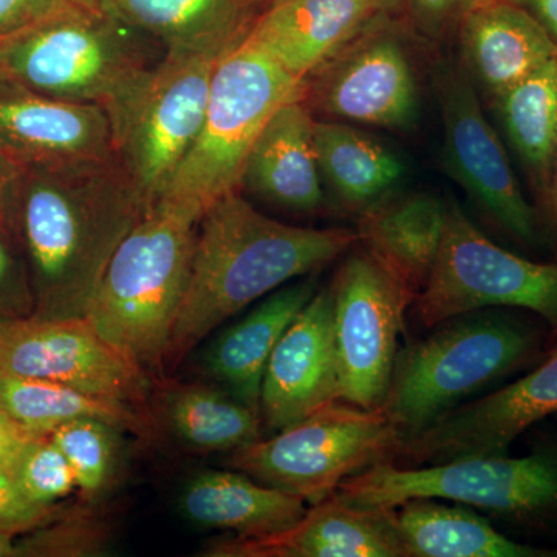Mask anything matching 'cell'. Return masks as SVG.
Returning <instances> with one entry per match:
<instances>
[{"label": "cell", "instance_id": "cell-1", "mask_svg": "<svg viewBox=\"0 0 557 557\" xmlns=\"http://www.w3.org/2000/svg\"><path fill=\"white\" fill-rule=\"evenodd\" d=\"M146 211L116 157L22 170L14 239L30 274L33 317H84L113 252Z\"/></svg>", "mask_w": 557, "mask_h": 557}, {"label": "cell", "instance_id": "cell-2", "mask_svg": "<svg viewBox=\"0 0 557 557\" xmlns=\"http://www.w3.org/2000/svg\"><path fill=\"white\" fill-rule=\"evenodd\" d=\"M358 244L354 230L302 228L267 218L240 190L222 197L200 220L163 368H177L223 322L293 278L318 273Z\"/></svg>", "mask_w": 557, "mask_h": 557}, {"label": "cell", "instance_id": "cell-3", "mask_svg": "<svg viewBox=\"0 0 557 557\" xmlns=\"http://www.w3.org/2000/svg\"><path fill=\"white\" fill-rule=\"evenodd\" d=\"M435 327L399 350L381 406L403 443L472 395L527 372L556 344L547 324L525 310L471 311Z\"/></svg>", "mask_w": 557, "mask_h": 557}, {"label": "cell", "instance_id": "cell-4", "mask_svg": "<svg viewBox=\"0 0 557 557\" xmlns=\"http://www.w3.org/2000/svg\"><path fill=\"white\" fill-rule=\"evenodd\" d=\"M200 220L163 201L150 207L113 252L84 314L146 373L163 369Z\"/></svg>", "mask_w": 557, "mask_h": 557}, {"label": "cell", "instance_id": "cell-5", "mask_svg": "<svg viewBox=\"0 0 557 557\" xmlns=\"http://www.w3.org/2000/svg\"><path fill=\"white\" fill-rule=\"evenodd\" d=\"M168 49L89 7L75 5L0 42V78L54 100L115 112Z\"/></svg>", "mask_w": 557, "mask_h": 557}, {"label": "cell", "instance_id": "cell-6", "mask_svg": "<svg viewBox=\"0 0 557 557\" xmlns=\"http://www.w3.org/2000/svg\"><path fill=\"white\" fill-rule=\"evenodd\" d=\"M336 493L366 507L438 498L482 509L522 533H557V437L539 438L523 457L500 454L410 468L384 461L347 479Z\"/></svg>", "mask_w": 557, "mask_h": 557}, {"label": "cell", "instance_id": "cell-7", "mask_svg": "<svg viewBox=\"0 0 557 557\" xmlns=\"http://www.w3.org/2000/svg\"><path fill=\"white\" fill-rule=\"evenodd\" d=\"M300 90L302 81L259 47L245 38L231 47L215 69L199 135L159 201L201 219L215 201L240 190L263 127Z\"/></svg>", "mask_w": 557, "mask_h": 557}, {"label": "cell", "instance_id": "cell-8", "mask_svg": "<svg viewBox=\"0 0 557 557\" xmlns=\"http://www.w3.org/2000/svg\"><path fill=\"white\" fill-rule=\"evenodd\" d=\"M401 445L383 409L335 401L273 437L234 450L228 463L260 485L317 505L347 479L391 461Z\"/></svg>", "mask_w": 557, "mask_h": 557}, {"label": "cell", "instance_id": "cell-9", "mask_svg": "<svg viewBox=\"0 0 557 557\" xmlns=\"http://www.w3.org/2000/svg\"><path fill=\"white\" fill-rule=\"evenodd\" d=\"M236 44L168 49L129 100L110 113L116 160L148 209L161 199L193 148L215 69Z\"/></svg>", "mask_w": 557, "mask_h": 557}, {"label": "cell", "instance_id": "cell-10", "mask_svg": "<svg viewBox=\"0 0 557 557\" xmlns=\"http://www.w3.org/2000/svg\"><path fill=\"white\" fill-rule=\"evenodd\" d=\"M412 306L424 327L478 310L530 311L547 324L557 343V263L536 262L500 247L449 197L437 262Z\"/></svg>", "mask_w": 557, "mask_h": 557}, {"label": "cell", "instance_id": "cell-11", "mask_svg": "<svg viewBox=\"0 0 557 557\" xmlns=\"http://www.w3.org/2000/svg\"><path fill=\"white\" fill-rule=\"evenodd\" d=\"M339 401L381 409L413 296L366 247L347 252L332 284Z\"/></svg>", "mask_w": 557, "mask_h": 557}, {"label": "cell", "instance_id": "cell-12", "mask_svg": "<svg viewBox=\"0 0 557 557\" xmlns=\"http://www.w3.org/2000/svg\"><path fill=\"white\" fill-rule=\"evenodd\" d=\"M432 90L443 123V164L494 223L525 248L544 242L537 208L527 200L504 143L491 126L461 62L438 61Z\"/></svg>", "mask_w": 557, "mask_h": 557}, {"label": "cell", "instance_id": "cell-13", "mask_svg": "<svg viewBox=\"0 0 557 557\" xmlns=\"http://www.w3.org/2000/svg\"><path fill=\"white\" fill-rule=\"evenodd\" d=\"M302 101L324 120L398 132L412 131L420 115L416 70L384 16L302 81Z\"/></svg>", "mask_w": 557, "mask_h": 557}, {"label": "cell", "instance_id": "cell-14", "mask_svg": "<svg viewBox=\"0 0 557 557\" xmlns=\"http://www.w3.org/2000/svg\"><path fill=\"white\" fill-rule=\"evenodd\" d=\"M0 369L143 409L148 373L108 343L86 317L0 322Z\"/></svg>", "mask_w": 557, "mask_h": 557}, {"label": "cell", "instance_id": "cell-15", "mask_svg": "<svg viewBox=\"0 0 557 557\" xmlns=\"http://www.w3.org/2000/svg\"><path fill=\"white\" fill-rule=\"evenodd\" d=\"M552 416H557V343L520 379L458 406L403 443L395 460L410 468L500 456Z\"/></svg>", "mask_w": 557, "mask_h": 557}, {"label": "cell", "instance_id": "cell-16", "mask_svg": "<svg viewBox=\"0 0 557 557\" xmlns=\"http://www.w3.org/2000/svg\"><path fill=\"white\" fill-rule=\"evenodd\" d=\"M339 401L332 289L319 288L278 339L263 372L260 420L270 432Z\"/></svg>", "mask_w": 557, "mask_h": 557}, {"label": "cell", "instance_id": "cell-17", "mask_svg": "<svg viewBox=\"0 0 557 557\" xmlns=\"http://www.w3.org/2000/svg\"><path fill=\"white\" fill-rule=\"evenodd\" d=\"M0 156L21 171L110 159L112 121L101 106L54 100L0 78Z\"/></svg>", "mask_w": 557, "mask_h": 557}, {"label": "cell", "instance_id": "cell-18", "mask_svg": "<svg viewBox=\"0 0 557 557\" xmlns=\"http://www.w3.org/2000/svg\"><path fill=\"white\" fill-rule=\"evenodd\" d=\"M211 557H405L392 507L351 504L338 493L311 505L295 525L263 537H231Z\"/></svg>", "mask_w": 557, "mask_h": 557}, {"label": "cell", "instance_id": "cell-19", "mask_svg": "<svg viewBox=\"0 0 557 557\" xmlns=\"http://www.w3.org/2000/svg\"><path fill=\"white\" fill-rule=\"evenodd\" d=\"M379 17L361 0H271L245 40L304 81Z\"/></svg>", "mask_w": 557, "mask_h": 557}, {"label": "cell", "instance_id": "cell-20", "mask_svg": "<svg viewBox=\"0 0 557 557\" xmlns=\"http://www.w3.org/2000/svg\"><path fill=\"white\" fill-rule=\"evenodd\" d=\"M457 28L460 62L493 100L557 57L541 22L511 0L475 3Z\"/></svg>", "mask_w": 557, "mask_h": 557}, {"label": "cell", "instance_id": "cell-21", "mask_svg": "<svg viewBox=\"0 0 557 557\" xmlns=\"http://www.w3.org/2000/svg\"><path fill=\"white\" fill-rule=\"evenodd\" d=\"M314 120L302 90L281 106L249 152L240 189L285 211H321L325 194L314 152Z\"/></svg>", "mask_w": 557, "mask_h": 557}, {"label": "cell", "instance_id": "cell-22", "mask_svg": "<svg viewBox=\"0 0 557 557\" xmlns=\"http://www.w3.org/2000/svg\"><path fill=\"white\" fill-rule=\"evenodd\" d=\"M318 292L314 274L270 293L209 348L205 368L220 386L258 410L267 362L278 339Z\"/></svg>", "mask_w": 557, "mask_h": 557}, {"label": "cell", "instance_id": "cell-23", "mask_svg": "<svg viewBox=\"0 0 557 557\" xmlns=\"http://www.w3.org/2000/svg\"><path fill=\"white\" fill-rule=\"evenodd\" d=\"M359 244L405 284L413 299L426 287L446 222V199L394 193L358 214Z\"/></svg>", "mask_w": 557, "mask_h": 557}, {"label": "cell", "instance_id": "cell-24", "mask_svg": "<svg viewBox=\"0 0 557 557\" xmlns=\"http://www.w3.org/2000/svg\"><path fill=\"white\" fill-rule=\"evenodd\" d=\"M178 507L194 525L234 537L281 533L307 512L302 498L260 485L240 471L201 472L186 483Z\"/></svg>", "mask_w": 557, "mask_h": 557}, {"label": "cell", "instance_id": "cell-25", "mask_svg": "<svg viewBox=\"0 0 557 557\" xmlns=\"http://www.w3.org/2000/svg\"><path fill=\"white\" fill-rule=\"evenodd\" d=\"M392 511L405 557H557V547L512 541L467 505L410 498Z\"/></svg>", "mask_w": 557, "mask_h": 557}, {"label": "cell", "instance_id": "cell-26", "mask_svg": "<svg viewBox=\"0 0 557 557\" xmlns=\"http://www.w3.org/2000/svg\"><path fill=\"white\" fill-rule=\"evenodd\" d=\"M145 33L166 49L225 46L245 38L255 11L245 0H75Z\"/></svg>", "mask_w": 557, "mask_h": 557}, {"label": "cell", "instance_id": "cell-27", "mask_svg": "<svg viewBox=\"0 0 557 557\" xmlns=\"http://www.w3.org/2000/svg\"><path fill=\"white\" fill-rule=\"evenodd\" d=\"M313 143L322 183L347 211L361 214L406 177V163L394 149L343 121L314 120Z\"/></svg>", "mask_w": 557, "mask_h": 557}, {"label": "cell", "instance_id": "cell-28", "mask_svg": "<svg viewBox=\"0 0 557 557\" xmlns=\"http://www.w3.org/2000/svg\"><path fill=\"white\" fill-rule=\"evenodd\" d=\"M0 409L35 435L50 434L54 428L78 418H97L138 437H148L153 431L152 421L135 406L95 397L51 381L14 375L2 369Z\"/></svg>", "mask_w": 557, "mask_h": 557}, {"label": "cell", "instance_id": "cell-29", "mask_svg": "<svg viewBox=\"0 0 557 557\" xmlns=\"http://www.w3.org/2000/svg\"><path fill=\"white\" fill-rule=\"evenodd\" d=\"M161 410L172 434L200 453H234L262 438L258 410L203 384H164Z\"/></svg>", "mask_w": 557, "mask_h": 557}, {"label": "cell", "instance_id": "cell-30", "mask_svg": "<svg viewBox=\"0 0 557 557\" xmlns=\"http://www.w3.org/2000/svg\"><path fill=\"white\" fill-rule=\"evenodd\" d=\"M493 102L541 205L552 182L557 143V57Z\"/></svg>", "mask_w": 557, "mask_h": 557}, {"label": "cell", "instance_id": "cell-31", "mask_svg": "<svg viewBox=\"0 0 557 557\" xmlns=\"http://www.w3.org/2000/svg\"><path fill=\"white\" fill-rule=\"evenodd\" d=\"M120 432L97 418L67 421L50 432L51 442L73 469L84 500H98L115 482L121 467Z\"/></svg>", "mask_w": 557, "mask_h": 557}, {"label": "cell", "instance_id": "cell-32", "mask_svg": "<svg viewBox=\"0 0 557 557\" xmlns=\"http://www.w3.org/2000/svg\"><path fill=\"white\" fill-rule=\"evenodd\" d=\"M109 542L108 528L86 509L65 508L46 525L21 534V557H78L98 555Z\"/></svg>", "mask_w": 557, "mask_h": 557}, {"label": "cell", "instance_id": "cell-33", "mask_svg": "<svg viewBox=\"0 0 557 557\" xmlns=\"http://www.w3.org/2000/svg\"><path fill=\"white\" fill-rule=\"evenodd\" d=\"M10 471L22 493L46 507L58 505L76 490L73 469L49 434L28 440L10 465Z\"/></svg>", "mask_w": 557, "mask_h": 557}, {"label": "cell", "instance_id": "cell-34", "mask_svg": "<svg viewBox=\"0 0 557 557\" xmlns=\"http://www.w3.org/2000/svg\"><path fill=\"white\" fill-rule=\"evenodd\" d=\"M35 314V296L27 263L16 242L0 233V322Z\"/></svg>", "mask_w": 557, "mask_h": 557}, {"label": "cell", "instance_id": "cell-35", "mask_svg": "<svg viewBox=\"0 0 557 557\" xmlns=\"http://www.w3.org/2000/svg\"><path fill=\"white\" fill-rule=\"evenodd\" d=\"M75 3V0H0V42Z\"/></svg>", "mask_w": 557, "mask_h": 557}, {"label": "cell", "instance_id": "cell-36", "mask_svg": "<svg viewBox=\"0 0 557 557\" xmlns=\"http://www.w3.org/2000/svg\"><path fill=\"white\" fill-rule=\"evenodd\" d=\"M482 0H409L418 30L431 39L442 38L457 27L461 16Z\"/></svg>", "mask_w": 557, "mask_h": 557}, {"label": "cell", "instance_id": "cell-37", "mask_svg": "<svg viewBox=\"0 0 557 557\" xmlns=\"http://www.w3.org/2000/svg\"><path fill=\"white\" fill-rule=\"evenodd\" d=\"M21 170L0 156V233L14 242V209Z\"/></svg>", "mask_w": 557, "mask_h": 557}, {"label": "cell", "instance_id": "cell-38", "mask_svg": "<svg viewBox=\"0 0 557 557\" xmlns=\"http://www.w3.org/2000/svg\"><path fill=\"white\" fill-rule=\"evenodd\" d=\"M35 434L17 424L0 409V468L10 467L17 453Z\"/></svg>", "mask_w": 557, "mask_h": 557}, {"label": "cell", "instance_id": "cell-39", "mask_svg": "<svg viewBox=\"0 0 557 557\" xmlns=\"http://www.w3.org/2000/svg\"><path fill=\"white\" fill-rule=\"evenodd\" d=\"M530 11L557 46V0H511Z\"/></svg>", "mask_w": 557, "mask_h": 557}, {"label": "cell", "instance_id": "cell-40", "mask_svg": "<svg viewBox=\"0 0 557 557\" xmlns=\"http://www.w3.org/2000/svg\"><path fill=\"white\" fill-rule=\"evenodd\" d=\"M539 219H541L542 231L548 230L557 240V143L555 161H553L552 182L548 193L542 203L539 205Z\"/></svg>", "mask_w": 557, "mask_h": 557}, {"label": "cell", "instance_id": "cell-41", "mask_svg": "<svg viewBox=\"0 0 557 557\" xmlns=\"http://www.w3.org/2000/svg\"><path fill=\"white\" fill-rule=\"evenodd\" d=\"M366 5L375 11L379 16H391V14L399 13L405 9H409V0H361Z\"/></svg>", "mask_w": 557, "mask_h": 557}, {"label": "cell", "instance_id": "cell-42", "mask_svg": "<svg viewBox=\"0 0 557 557\" xmlns=\"http://www.w3.org/2000/svg\"><path fill=\"white\" fill-rule=\"evenodd\" d=\"M16 534L0 531V557H16Z\"/></svg>", "mask_w": 557, "mask_h": 557}, {"label": "cell", "instance_id": "cell-43", "mask_svg": "<svg viewBox=\"0 0 557 557\" xmlns=\"http://www.w3.org/2000/svg\"><path fill=\"white\" fill-rule=\"evenodd\" d=\"M270 2L271 0H245V3H247L249 9H251L252 11L259 9V7H263V9H265V7L269 5Z\"/></svg>", "mask_w": 557, "mask_h": 557}, {"label": "cell", "instance_id": "cell-44", "mask_svg": "<svg viewBox=\"0 0 557 557\" xmlns=\"http://www.w3.org/2000/svg\"><path fill=\"white\" fill-rule=\"evenodd\" d=\"M557 417V416H556Z\"/></svg>", "mask_w": 557, "mask_h": 557}]
</instances>
